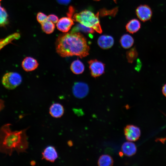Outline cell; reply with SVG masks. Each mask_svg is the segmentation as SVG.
Instances as JSON below:
<instances>
[{"mask_svg":"<svg viewBox=\"0 0 166 166\" xmlns=\"http://www.w3.org/2000/svg\"><path fill=\"white\" fill-rule=\"evenodd\" d=\"M56 52L63 57L76 56L81 58L89 54L90 48L86 38L78 32L60 35L56 42Z\"/></svg>","mask_w":166,"mask_h":166,"instance_id":"1","label":"cell"},{"mask_svg":"<svg viewBox=\"0 0 166 166\" xmlns=\"http://www.w3.org/2000/svg\"><path fill=\"white\" fill-rule=\"evenodd\" d=\"M10 125V124H5L0 129V152L10 156L14 151L18 154L26 152L29 144L26 133L28 128L12 131Z\"/></svg>","mask_w":166,"mask_h":166,"instance_id":"2","label":"cell"},{"mask_svg":"<svg viewBox=\"0 0 166 166\" xmlns=\"http://www.w3.org/2000/svg\"><path fill=\"white\" fill-rule=\"evenodd\" d=\"M99 12L95 14L91 11L85 10L75 14L73 18L74 21L87 27L92 28L101 34L102 31L99 19Z\"/></svg>","mask_w":166,"mask_h":166,"instance_id":"3","label":"cell"},{"mask_svg":"<svg viewBox=\"0 0 166 166\" xmlns=\"http://www.w3.org/2000/svg\"><path fill=\"white\" fill-rule=\"evenodd\" d=\"M22 81V77L19 73L11 72L7 73L3 76L2 83L6 89H13L19 85Z\"/></svg>","mask_w":166,"mask_h":166,"instance_id":"4","label":"cell"},{"mask_svg":"<svg viewBox=\"0 0 166 166\" xmlns=\"http://www.w3.org/2000/svg\"><path fill=\"white\" fill-rule=\"evenodd\" d=\"M91 75L94 77H99L105 72L104 64L97 59H93L88 61Z\"/></svg>","mask_w":166,"mask_h":166,"instance_id":"5","label":"cell"},{"mask_svg":"<svg viewBox=\"0 0 166 166\" xmlns=\"http://www.w3.org/2000/svg\"><path fill=\"white\" fill-rule=\"evenodd\" d=\"M124 134L127 140L134 141L138 140L140 135V128L133 125H128L124 129Z\"/></svg>","mask_w":166,"mask_h":166,"instance_id":"6","label":"cell"},{"mask_svg":"<svg viewBox=\"0 0 166 166\" xmlns=\"http://www.w3.org/2000/svg\"><path fill=\"white\" fill-rule=\"evenodd\" d=\"M89 92V86L87 84L84 82H75L73 87V94L75 97L78 98H82L85 97Z\"/></svg>","mask_w":166,"mask_h":166,"instance_id":"7","label":"cell"},{"mask_svg":"<svg viewBox=\"0 0 166 166\" xmlns=\"http://www.w3.org/2000/svg\"><path fill=\"white\" fill-rule=\"evenodd\" d=\"M136 12L138 18L144 22L149 20L152 15L151 8L146 5H142L139 6L136 9Z\"/></svg>","mask_w":166,"mask_h":166,"instance_id":"8","label":"cell"},{"mask_svg":"<svg viewBox=\"0 0 166 166\" xmlns=\"http://www.w3.org/2000/svg\"><path fill=\"white\" fill-rule=\"evenodd\" d=\"M73 21L72 17L69 16L62 17L57 23V28L63 32H67L70 30L74 24Z\"/></svg>","mask_w":166,"mask_h":166,"instance_id":"9","label":"cell"},{"mask_svg":"<svg viewBox=\"0 0 166 166\" xmlns=\"http://www.w3.org/2000/svg\"><path fill=\"white\" fill-rule=\"evenodd\" d=\"M42 156L43 159L52 162H54L58 157L56 149L52 146H48L44 149Z\"/></svg>","mask_w":166,"mask_h":166,"instance_id":"10","label":"cell"},{"mask_svg":"<svg viewBox=\"0 0 166 166\" xmlns=\"http://www.w3.org/2000/svg\"><path fill=\"white\" fill-rule=\"evenodd\" d=\"M22 67L26 72L33 71L37 68L38 63L36 59L30 57H25L22 62Z\"/></svg>","mask_w":166,"mask_h":166,"instance_id":"11","label":"cell"},{"mask_svg":"<svg viewBox=\"0 0 166 166\" xmlns=\"http://www.w3.org/2000/svg\"><path fill=\"white\" fill-rule=\"evenodd\" d=\"M114 40L112 37L108 35H102L98 39L97 44L102 49H107L111 48L113 45Z\"/></svg>","mask_w":166,"mask_h":166,"instance_id":"12","label":"cell"},{"mask_svg":"<svg viewBox=\"0 0 166 166\" xmlns=\"http://www.w3.org/2000/svg\"><path fill=\"white\" fill-rule=\"evenodd\" d=\"M121 150L125 156H130L136 153L137 149L135 144L130 141L125 142L123 144Z\"/></svg>","mask_w":166,"mask_h":166,"instance_id":"13","label":"cell"},{"mask_svg":"<svg viewBox=\"0 0 166 166\" xmlns=\"http://www.w3.org/2000/svg\"><path fill=\"white\" fill-rule=\"evenodd\" d=\"M49 113L53 117L57 118L61 117L64 113L63 106L58 103L53 104L49 109Z\"/></svg>","mask_w":166,"mask_h":166,"instance_id":"14","label":"cell"},{"mask_svg":"<svg viewBox=\"0 0 166 166\" xmlns=\"http://www.w3.org/2000/svg\"><path fill=\"white\" fill-rule=\"evenodd\" d=\"M140 21L137 19H133L129 21L126 25L127 31L129 33L133 34L138 31L140 28Z\"/></svg>","mask_w":166,"mask_h":166,"instance_id":"15","label":"cell"},{"mask_svg":"<svg viewBox=\"0 0 166 166\" xmlns=\"http://www.w3.org/2000/svg\"><path fill=\"white\" fill-rule=\"evenodd\" d=\"M70 69L73 73L76 74L82 73L85 69L83 63L79 59L73 61L71 63Z\"/></svg>","mask_w":166,"mask_h":166,"instance_id":"16","label":"cell"},{"mask_svg":"<svg viewBox=\"0 0 166 166\" xmlns=\"http://www.w3.org/2000/svg\"><path fill=\"white\" fill-rule=\"evenodd\" d=\"M120 42L123 48L127 49L130 48L133 45L134 40L130 35L124 34L121 37Z\"/></svg>","mask_w":166,"mask_h":166,"instance_id":"17","label":"cell"},{"mask_svg":"<svg viewBox=\"0 0 166 166\" xmlns=\"http://www.w3.org/2000/svg\"><path fill=\"white\" fill-rule=\"evenodd\" d=\"M113 163L112 158L107 154H104L101 156L98 161V165L99 166H112Z\"/></svg>","mask_w":166,"mask_h":166,"instance_id":"18","label":"cell"},{"mask_svg":"<svg viewBox=\"0 0 166 166\" xmlns=\"http://www.w3.org/2000/svg\"><path fill=\"white\" fill-rule=\"evenodd\" d=\"M20 37L18 33H16L10 34L6 38L0 40V50L5 46L10 43L13 41L18 39Z\"/></svg>","mask_w":166,"mask_h":166,"instance_id":"19","label":"cell"},{"mask_svg":"<svg viewBox=\"0 0 166 166\" xmlns=\"http://www.w3.org/2000/svg\"><path fill=\"white\" fill-rule=\"evenodd\" d=\"M42 30L47 34H50L54 30L55 26L54 24L51 21L47 20L41 24Z\"/></svg>","mask_w":166,"mask_h":166,"instance_id":"20","label":"cell"},{"mask_svg":"<svg viewBox=\"0 0 166 166\" xmlns=\"http://www.w3.org/2000/svg\"><path fill=\"white\" fill-rule=\"evenodd\" d=\"M8 22L7 12L5 9L1 6L0 3V27L5 26Z\"/></svg>","mask_w":166,"mask_h":166,"instance_id":"21","label":"cell"},{"mask_svg":"<svg viewBox=\"0 0 166 166\" xmlns=\"http://www.w3.org/2000/svg\"><path fill=\"white\" fill-rule=\"evenodd\" d=\"M79 31L89 34H93L94 33V30L92 28L87 27L80 24L74 27L71 32H78Z\"/></svg>","mask_w":166,"mask_h":166,"instance_id":"22","label":"cell"},{"mask_svg":"<svg viewBox=\"0 0 166 166\" xmlns=\"http://www.w3.org/2000/svg\"><path fill=\"white\" fill-rule=\"evenodd\" d=\"M118 9L116 7L110 10H108L105 9H101L99 12V15L101 16L109 15L114 16L116 15L117 11Z\"/></svg>","mask_w":166,"mask_h":166,"instance_id":"23","label":"cell"},{"mask_svg":"<svg viewBox=\"0 0 166 166\" xmlns=\"http://www.w3.org/2000/svg\"><path fill=\"white\" fill-rule=\"evenodd\" d=\"M138 56V53L135 48H133L127 51L126 57L128 61L132 63L136 59Z\"/></svg>","mask_w":166,"mask_h":166,"instance_id":"24","label":"cell"},{"mask_svg":"<svg viewBox=\"0 0 166 166\" xmlns=\"http://www.w3.org/2000/svg\"><path fill=\"white\" fill-rule=\"evenodd\" d=\"M48 16L44 13L40 12L38 13L37 19L38 22L41 24L47 19Z\"/></svg>","mask_w":166,"mask_h":166,"instance_id":"25","label":"cell"},{"mask_svg":"<svg viewBox=\"0 0 166 166\" xmlns=\"http://www.w3.org/2000/svg\"><path fill=\"white\" fill-rule=\"evenodd\" d=\"M47 20L51 21L53 23H57L59 20L57 16L53 14H50L48 16Z\"/></svg>","mask_w":166,"mask_h":166,"instance_id":"26","label":"cell"},{"mask_svg":"<svg viewBox=\"0 0 166 166\" xmlns=\"http://www.w3.org/2000/svg\"><path fill=\"white\" fill-rule=\"evenodd\" d=\"M60 3L62 4H68L70 1L71 0H57Z\"/></svg>","mask_w":166,"mask_h":166,"instance_id":"27","label":"cell"},{"mask_svg":"<svg viewBox=\"0 0 166 166\" xmlns=\"http://www.w3.org/2000/svg\"><path fill=\"white\" fill-rule=\"evenodd\" d=\"M162 92L164 95L166 97V84L162 87Z\"/></svg>","mask_w":166,"mask_h":166,"instance_id":"28","label":"cell"},{"mask_svg":"<svg viewBox=\"0 0 166 166\" xmlns=\"http://www.w3.org/2000/svg\"><path fill=\"white\" fill-rule=\"evenodd\" d=\"M123 153L122 152H120L119 153V154L120 156H122L123 155Z\"/></svg>","mask_w":166,"mask_h":166,"instance_id":"29","label":"cell"},{"mask_svg":"<svg viewBox=\"0 0 166 166\" xmlns=\"http://www.w3.org/2000/svg\"><path fill=\"white\" fill-rule=\"evenodd\" d=\"M93 0L95 1H100V0Z\"/></svg>","mask_w":166,"mask_h":166,"instance_id":"30","label":"cell"},{"mask_svg":"<svg viewBox=\"0 0 166 166\" xmlns=\"http://www.w3.org/2000/svg\"><path fill=\"white\" fill-rule=\"evenodd\" d=\"M1 0H0V1H1Z\"/></svg>","mask_w":166,"mask_h":166,"instance_id":"31","label":"cell"}]
</instances>
